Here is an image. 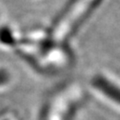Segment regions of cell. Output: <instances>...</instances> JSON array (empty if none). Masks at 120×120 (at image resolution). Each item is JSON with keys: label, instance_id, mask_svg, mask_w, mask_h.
<instances>
[{"label": "cell", "instance_id": "obj_1", "mask_svg": "<svg viewBox=\"0 0 120 120\" xmlns=\"http://www.w3.org/2000/svg\"><path fill=\"white\" fill-rule=\"evenodd\" d=\"M94 86L101 92H102L108 98L114 101V102L120 104V87L102 77H98L94 79Z\"/></svg>", "mask_w": 120, "mask_h": 120}, {"label": "cell", "instance_id": "obj_2", "mask_svg": "<svg viewBox=\"0 0 120 120\" xmlns=\"http://www.w3.org/2000/svg\"><path fill=\"white\" fill-rule=\"evenodd\" d=\"M9 75L7 74L6 71H4L3 69H0V85L5 84L8 81Z\"/></svg>", "mask_w": 120, "mask_h": 120}]
</instances>
